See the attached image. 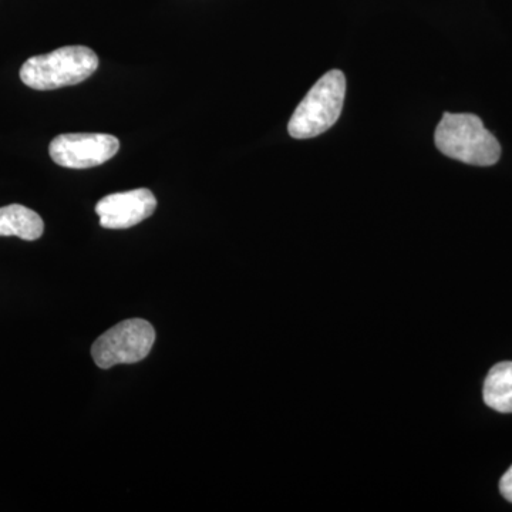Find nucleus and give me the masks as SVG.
<instances>
[{
    "label": "nucleus",
    "mask_w": 512,
    "mask_h": 512,
    "mask_svg": "<svg viewBox=\"0 0 512 512\" xmlns=\"http://www.w3.org/2000/svg\"><path fill=\"white\" fill-rule=\"evenodd\" d=\"M346 77L340 70H330L320 77L289 120V136L296 140L318 137L335 126L343 110Z\"/></svg>",
    "instance_id": "nucleus-3"
},
{
    "label": "nucleus",
    "mask_w": 512,
    "mask_h": 512,
    "mask_svg": "<svg viewBox=\"0 0 512 512\" xmlns=\"http://www.w3.org/2000/svg\"><path fill=\"white\" fill-rule=\"evenodd\" d=\"M156 342V330L144 319H128L94 342L92 356L100 369L131 365L146 359Z\"/></svg>",
    "instance_id": "nucleus-4"
},
{
    "label": "nucleus",
    "mask_w": 512,
    "mask_h": 512,
    "mask_svg": "<svg viewBox=\"0 0 512 512\" xmlns=\"http://www.w3.org/2000/svg\"><path fill=\"white\" fill-rule=\"evenodd\" d=\"M434 141L441 154L464 164L490 167L501 157L500 143L476 114L444 113Z\"/></svg>",
    "instance_id": "nucleus-1"
},
{
    "label": "nucleus",
    "mask_w": 512,
    "mask_h": 512,
    "mask_svg": "<svg viewBox=\"0 0 512 512\" xmlns=\"http://www.w3.org/2000/svg\"><path fill=\"white\" fill-rule=\"evenodd\" d=\"M99 67L90 47L66 46L47 55L30 57L20 69V79L35 90H56L89 79Z\"/></svg>",
    "instance_id": "nucleus-2"
},
{
    "label": "nucleus",
    "mask_w": 512,
    "mask_h": 512,
    "mask_svg": "<svg viewBox=\"0 0 512 512\" xmlns=\"http://www.w3.org/2000/svg\"><path fill=\"white\" fill-rule=\"evenodd\" d=\"M500 491L504 495L505 500L512 503V466L508 468L507 473L501 478Z\"/></svg>",
    "instance_id": "nucleus-9"
},
{
    "label": "nucleus",
    "mask_w": 512,
    "mask_h": 512,
    "mask_svg": "<svg viewBox=\"0 0 512 512\" xmlns=\"http://www.w3.org/2000/svg\"><path fill=\"white\" fill-rule=\"evenodd\" d=\"M119 148L120 141L110 134L76 133L53 138L49 153L57 165L83 170L107 163Z\"/></svg>",
    "instance_id": "nucleus-5"
},
{
    "label": "nucleus",
    "mask_w": 512,
    "mask_h": 512,
    "mask_svg": "<svg viewBox=\"0 0 512 512\" xmlns=\"http://www.w3.org/2000/svg\"><path fill=\"white\" fill-rule=\"evenodd\" d=\"M157 200L147 188L116 192L101 198L96 205L100 225L107 229H127L140 224L154 214Z\"/></svg>",
    "instance_id": "nucleus-6"
},
{
    "label": "nucleus",
    "mask_w": 512,
    "mask_h": 512,
    "mask_svg": "<svg viewBox=\"0 0 512 512\" xmlns=\"http://www.w3.org/2000/svg\"><path fill=\"white\" fill-rule=\"evenodd\" d=\"M45 231V222L37 212L23 205L0 208V237H19L36 241Z\"/></svg>",
    "instance_id": "nucleus-7"
},
{
    "label": "nucleus",
    "mask_w": 512,
    "mask_h": 512,
    "mask_svg": "<svg viewBox=\"0 0 512 512\" xmlns=\"http://www.w3.org/2000/svg\"><path fill=\"white\" fill-rule=\"evenodd\" d=\"M484 402L498 413H512V362L495 365L485 377Z\"/></svg>",
    "instance_id": "nucleus-8"
}]
</instances>
